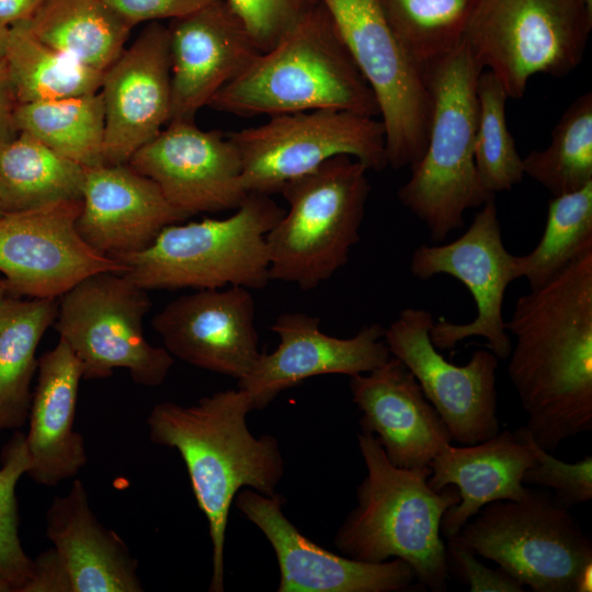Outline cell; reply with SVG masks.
Here are the masks:
<instances>
[{"label": "cell", "instance_id": "cell-1", "mask_svg": "<svg viewBox=\"0 0 592 592\" xmlns=\"http://www.w3.org/2000/svg\"><path fill=\"white\" fill-rule=\"evenodd\" d=\"M508 375L544 449L592 431V250L520 296Z\"/></svg>", "mask_w": 592, "mask_h": 592}, {"label": "cell", "instance_id": "cell-2", "mask_svg": "<svg viewBox=\"0 0 592 592\" xmlns=\"http://www.w3.org/2000/svg\"><path fill=\"white\" fill-rule=\"evenodd\" d=\"M253 410L242 390H224L195 405H155L147 417L150 440L174 448L183 459L212 542L210 592L225 590V538L231 503L242 487L275 496L284 474L278 441L255 437L247 425Z\"/></svg>", "mask_w": 592, "mask_h": 592}, {"label": "cell", "instance_id": "cell-3", "mask_svg": "<svg viewBox=\"0 0 592 592\" xmlns=\"http://www.w3.org/2000/svg\"><path fill=\"white\" fill-rule=\"evenodd\" d=\"M239 116L340 110L379 115L376 98L318 0L208 104Z\"/></svg>", "mask_w": 592, "mask_h": 592}, {"label": "cell", "instance_id": "cell-4", "mask_svg": "<svg viewBox=\"0 0 592 592\" xmlns=\"http://www.w3.org/2000/svg\"><path fill=\"white\" fill-rule=\"evenodd\" d=\"M357 442L366 476L357 487L356 505L335 534V547L364 562L402 559L420 585L446 591L449 571L441 522L459 502L457 489L449 485L434 491L428 483L429 466L392 465L371 432L361 430Z\"/></svg>", "mask_w": 592, "mask_h": 592}, {"label": "cell", "instance_id": "cell-5", "mask_svg": "<svg viewBox=\"0 0 592 592\" xmlns=\"http://www.w3.org/2000/svg\"><path fill=\"white\" fill-rule=\"evenodd\" d=\"M422 70L431 101L428 141L398 197L441 242L464 226L466 210L494 198L479 180L474 155L476 87L483 69L462 38Z\"/></svg>", "mask_w": 592, "mask_h": 592}, {"label": "cell", "instance_id": "cell-6", "mask_svg": "<svg viewBox=\"0 0 592 592\" xmlns=\"http://www.w3.org/2000/svg\"><path fill=\"white\" fill-rule=\"evenodd\" d=\"M284 213L270 195L249 193L226 218L172 224L147 249L113 259L146 291L261 289L271 281L265 236Z\"/></svg>", "mask_w": 592, "mask_h": 592}, {"label": "cell", "instance_id": "cell-7", "mask_svg": "<svg viewBox=\"0 0 592 592\" xmlns=\"http://www.w3.org/2000/svg\"><path fill=\"white\" fill-rule=\"evenodd\" d=\"M367 171L341 155L283 186L288 209L265 236L271 281L309 291L348 263L371 192Z\"/></svg>", "mask_w": 592, "mask_h": 592}, {"label": "cell", "instance_id": "cell-8", "mask_svg": "<svg viewBox=\"0 0 592 592\" xmlns=\"http://www.w3.org/2000/svg\"><path fill=\"white\" fill-rule=\"evenodd\" d=\"M592 30L584 0H477L463 39L509 98L536 73L563 77L582 61Z\"/></svg>", "mask_w": 592, "mask_h": 592}, {"label": "cell", "instance_id": "cell-9", "mask_svg": "<svg viewBox=\"0 0 592 592\" xmlns=\"http://www.w3.org/2000/svg\"><path fill=\"white\" fill-rule=\"evenodd\" d=\"M451 538L534 592H574L592 562L591 539L568 509L533 489L517 501L488 503Z\"/></svg>", "mask_w": 592, "mask_h": 592}, {"label": "cell", "instance_id": "cell-10", "mask_svg": "<svg viewBox=\"0 0 592 592\" xmlns=\"http://www.w3.org/2000/svg\"><path fill=\"white\" fill-rule=\"evenodd\" d=\"M150 308L146 289L119 273L100 272L58 298L54 327L79 360L83 379L107 378L124 368L134 383L158 387L174 360L145 337L143 322Z\"/></svg>", "mask_w": 592, "mask_h": 592}, {"label": "cell", "instance_id": "cell-11", "mask_svg": "<svg viewBox=\"0 0 592 592\" xmlns=\"http://www.w3.org/2000/svg\"><path fill=\"white\" fill-rule=\"evenodd\" d=\"M248 193H280L289 181L327 160L345 155L368 170L388 166L380 119L340 110H316L271 116L258 126L230 132Z\"/></svg>", "mask_w": 592, "mask_h": 592}, {"label": "cell", "instance_id": "cell-12", "mask_svg": "<svg viewBox=\"0 0 592 592\" xmlns=\"http://www.w3.org/2000/svg\"><path fill=\"white\" fill-rule=\"evenodd\" d=\"M371 87L388 166H413L428 141L431 101L422 68L392 32L379 0H320Z\"/></svg>", "mask_w": 592, "mask_h": 592}, {"label": "cell", "instance_id": "cell-13", "mask_svg": "<svg viewBox=\"0 0 592 592\" xmlns=\"http://www.w3.org/2000/svg\"><path fill=\"white\" fill-rule=\"evenodd\" d=\"M514 257L503 244L494 198L482 206L458 239L446 244H421L413 251L410 272L417 278L454 276L469 289L477 306L470 322L454 323L444 318L433 322L430 338L437 350H452L462 340L482 337L499 360L508 358L512 343L502 306L508 285L516 280Z\"/></svg>", "mask_w": 592, "mask_h": 592}, {"label": "cell", "instance_id": "cell-14", "mask_svg": "<svg viewBox=\"0 0 592 592\" xmlns=\"http://www.w3.org/2000/svg\"><path fill=\"white\" fill-rule=\"evenodd\" d=\"M433 322L430 311L406 308L385 329L384 340L391 356L414 376L453 441L463 445L483 442L500 431L496 389L499 358L490 350H478L466 365L448 362L431 341Z\"/></svg>", "mask_w": 592, "mask_h": 592}, {"label": "cell", "instance_id": "cell-15", "mask_svg": "<svg viewBox=\"0 0 592 592\" xmlns=\"http://www.w3.org/2000/svg\"><path fill=\"white\" fill-rule=\"evenodd\" d=\"M81 200L0 216V273L12 296L59 298L84 277L123 264L92 249L76 221Z\"/></svg>", "mask_w": 592, "mask_h": 592}, {"label": "cell", "instance_id": "cell-16", "mask_svg": "<svg viewBox=\"0 0 592 592\" xmlns=\"http://www.w3.org/2000/svg\"><path fill=\"white\" fill-rule=\"evenodd\" d=\"M127 163L151 179L186 217L236 209L249 194L236 145L194 121H170Z\"/></svg>", "mask_w": 592, "mask_h": 592}, {"label": "cell", "instance_id": "cell-17", "mask_svg": "<svg viewBox=\"0 0 592 592\" xmlns=\"http://www.w3.org/2000/svg\"><path fill=\"white\" fill-rule=\"evenodd\" d=\"M284 499L244 489L236 508L271 544L280 568L278 592H398L420 585L411 566L399 558L364 562L338 555L303 535L285 516Z\"/></svg>", "mask_w": 592, "mask_h": 592}, {"label": "cell", "instance_id": "cell-18", "mask_svg": "<svg viewBox=\"0 0 592 592\" xmlns=\"http://www.w3.org/2000/svg\"><path fill=\"white\" fill-rule=\"evenodd\" d=\"M151 326L173 357L238 380L261 354L254 299L246 287L183 295L157 312Z\"/></svg>", "mask_w": 592, "mask_h": 592}, {"label": "cell", "instance_id": "cell-19", "mask_svg": "<svg viewBox=\"0 0 592 592\" xmlns=\"http://www.w3.org/2000/svg\"><path fill=\"white\" fill-rule=\"evenodd\" d=\"M319 318L304 312H284L271 330L278 345L261 353L251 371L238 380L253 410L264 409L282 391L304 380L330 374L354 376L386 363L391 354L380 323L366 325L352 338H337L320 330Z\"/></svg>", "mask_w": 592, "mask_h": 592}, {"label": "cell", "instance_id": "cell-20", "mask_svg": "<svg viewBox=\"0 0 592 592\" xmlns=\"http://www.w3.org/2000/svg\"><path fill=\"white\" fill-rule=\"evenodd\" d=\"M104 163H127L171 115L168 27L149 22L103 72Z\"/></svg>", "mask_w": 592, "mask_h": 592}, {"label": "cell", "instance_id": "cell-21", "mask_svg": "<svg viewBox=\"0 0 592 592\" xmlns=\"http://www.w3.org/2000/svg\"><path fill=\"white\" fill-rule=\"evenodd\" d=\"M171 66L170 121H194L261 53L248 29L220 0L167 25ZM169 121V122H170Z\"/></svg>", "mask_w": 592, "mask_h": 592}, {"label": "cell", "instance_id": "cell-22", "mask_svg": "<svg viewBox=\"0 0 592 592\" xmlns=\"http://www.w3.org/2000/svg\"><path fill=\"white\" fill-rule=\"evenodd\" d=\"M186 218L151 179L128 163L84 168L76 227L80 237L103 255L143 251L166 227Z\"/></svg>", "mask_w": 592, "mask_h": 592}, {"label": "cell", "instance_id": "cell-23", "mask_svg": "<svg viewBox=\"0 0 592 592\" xmlns=\"http://www.w3.org/2000/svg\"><path fill=\"white\" fill-rule=\"evenodd\" d=\"M350 390L362 412L361 430L377 439L397 467H426L453 441L414 376L395 356L368 373L351 376Z\"/></svg>", "mask_w": 592, "mask_h": 592}, {"label": "cell", "instance_id": "cell-24", "mask_svg": "<svg viewBox=\"0 0 592 592\" xmlns=\"http://www.w3.org/2000/svg\"><path fill=\"white\" fill-rule=\"evenodd\" d=\"M536 457L525 426L499 431L494 436L463 447L446 444L431 460L428 483L434 491L454 486L459 502L446 510L441 522L444 537L455 536L488 503L523 499L526 469Z\"/></svg>", "mask_w": 592, "mask_h": 592}, {"label": "cell", "instance_id": "cell-25", "mask_svg": "<svg viewBox=\"0 0 592 592\" xmlns=\"http://www.w3.org/2000/svg\"><path fill=\"white\" fill-rule=\"evenodd\" d=\"M46 536L67 592H140L137 561L126 543L104 527L90 508L84 483L76 479L46 511Z\"/></svg>", "mask_w": 592, "mask_h": 592}, {"label": "cell", "instance_id": "cell-26", "mask_svg": "<svg viewBox=\"0 0 592 592\" xmlns=\"http://www.w3.org/2000/svg\"><path fill=\"white\" fill-rule=\"evenodd\" d=\"M36 371L25 434L26 475L37 485L53 487L77 476L88 460L84 439L75 429L83 374L79 360L60 339L37 360Z\"/></svg>", "mask_w": 592, "mask_h": 592}, {"label": "cell", "instance_id": "cell-27", "mask_svg": "<svg viewBox=\"0 0 592 592\" xmlns=\"http://www.w3.org/2000/svg\"><path fill=\"white\" fill-rule=\"evenodd\" d=\"M23 22L43 43L101 72L125 49L134 27L105 0H43Z\"/></svg>", "mask_w": 592, "mask_h": 592}, {"label": "cell", "instance_id": "cell-28", "mask_svg": "<svg viewBox=\"0 0 592 592\" xmlns=\"http://www.w3.org/2000/svg\"><path fill=\"white\" fill-rule=\"evenodd\" d=\"M57 311L58 298L10 296L0 307V431L27 420L36 350Z\"/></svg>", "mask_w": 592, "mask_h": 592}, {"label": "cell", "instance_id": "cell-29", "mask_svg": "<svg viewBox=\"0 0 592 592\" xmlns=\"http://www.w3.org/2000/svg\"><path fill=\"white\" fill-rule=\"evenodd\" d=\"M84 167L25 133L0 144V202L4 212L81 200Z\"/></svg>", "mask_w": 592, "mask_h": 592}, {"label": "cell", "instance_id": "cell-30", "mask_svg": "<svg viewBox=\"0 0 592 592\" xmlns=\"http://www.w3.org/2000/svg\"><path fill=\"white\" fill-rule=\"evenodd\" d=\"M3 62L16 104L98 92L103 72L39 41L24 22L10 26Z\"/></svg>", "mask_w": 592, "mask_h": 592}, {"label": "cell", "instance_id": "cell-31", "mask_svg": "<svg viewBox=\"0 0 592 592\" xmlns=\"http://www.w3.org/2000/svg\"><path fill=\"white\" fill-rule=\"evenodd\" d=\"M13 124L57 153L88 168L104 163L105 118L98 92L16 104Z\"/></svg>", "mask_w": 592, "mask_h": 592}, {"label": "cell", "instance_id": "cell-32", "mask_svg": "<svg viewBox=\"0 0 592 592\" xmlns=\"http://www.w3.org/2000/svg\"><path fill=\"white\" fill-rule=\"evenodd\" d=\"M590 250L592 182L549 200L539 242L530 253L514 257L515 278L525 277L530 289L539 287Z\"/></svg>", "mask_w": 592, "mask_h": 592}, {"label": "cell", "instance_id": "cell-33", "mask_svg": "<svg viewBox=\"0 0 592 592\" xmlns=\"http://www.w3.org/2000/svg\"><path fill=\"white\" fill-rule=\"evenodd\" d=\"M524 174L553 196L580 190L592 182V93L577 98L551 133L547 148L523 158Z\"/></svg>", "mask_w": 592, "mask_h": 592}, {"label": "cell", "instance_id": "cell-34", "mask_svg": "<svg viewBox=\"0 0 592 592\" xmlns=\"http://www.w3.org/2000/svg\"><path fill=\"white\" fill-rule=\"evenodd\" d=\"M477 0H379L407 54L422 68L463 38Z\"/></svg>", "mask_w": 592, "mask_h": 592}, {"label": "cell", "instance_id": "cell-35", "mask_svg": "<svg viewBox=\"0 0 592 592\" xmlns=\"http://www.w3.org/2000/svg\"><path fill=\"white\" fill-rule=\"evenodd\" d=\"M478 123L475 163L482 186L490 193L511 190L524 177L523 158L509 130L503 86L489 70L477 80Z\"/></svg>", "mask_w": 592, "mask_h": 592}, {"label": "cell", "instance_id": "cell-36", "mask_svg": "<svg viewBox=\"0 0 592 592\" xmlns=\"http://www.w3.org/2000/svg\"><path fill=\"white\" fill-rule=\"evenodd\" d=\"M0 459V579L10 591L22 592L33 573V560L19 536L15 497L16 485L30 467L25 434L14 432L2 447Z\"/></svg>", "mask_w": 592, "mask_h": 592}, {"label": "cell", "instance_id": "cell-37", "mask_svg": "<svg viewBox=\"0 0 592 592\" xmlns=\"http://www.w3.org/2000/svg\"><path fill=\"white\" fill-rule=\"evenodd\" d=\"M531 444L536 463L523 475L524 485L550 488L555 492L554 502L569 509L592 499V457L567 463L542 448L531 435Z\"/></svg>", "mask_w": 592, "mask_h": 592}, {"label": "cell", "instance_id": "cell-38", "mask_svg": "<svg viewBox=\"0 0 592 592\" xmlns=\"http://www.w3.org/2000/svg\"><path fill=\"white\" fill-rule=\"evenodd\" d=\"M241 19L261 52L274 46L318 0H225Z\"/></svg>", "mask_w": 592, "mask_h": 592}, {"label": "cell", "instance_id": "cell-39", "mask_svg": "<svg viewBox=\"0 0 592 592\" xmlns=\"http://www.w3.org/2000/svg\"><path fill=\"white\" fill-rule=\"evenodd\" d=\"M448 571H455L471 592H523L524 587L502 569H491L453 538L447 539Z\"/></svg>", "mask_w": 592, "mask_h": 592}, {"label": "cell", "instance_id": "cell-40", "mask_svg": "<svg viewBox=\"0 0 592 592\" xmlns=\"http://www.w3.org/2000/svg\"><path fill=\"white\" fill-rule=\"evenodd\" d=\"M134 26L187 15L220 0H105Z\"/></svg>", "mask_w": 592, "mask_h": 592}, {"label": "cell", "instance_id": "cell-41", "mask_svg": "<svg viewBox=\"0 0 592 592\" xmlns=\"http://www.w3.org/2000/svg\"><path fill=\"white\" fill-rule=\"evenodd\" d=\"M16 103L13 99L3 59H0V144L13 138L18 132L13 124Z\"/></svg>", "mask_w": 592, "mask_h": 592}, {"label": "cell", "instance_id": "cell-42", "mask_svg": "<svg viewBox=\"0 0 592 592\" xmlns=\"http://www.w3.org/2000/svg\"><path fill=\"white\" fill-rule=\"evenodd\" d=\"M43 0H0V25L13 24L29 20Z\"/></svg>", "mask_w": 592, "mask_h": 592}, {"label": "cell", "instance_id": "cell-43", "mask_svg": "<svg viewBox=\"0 0 592 592\" xmlns=\"http://www.w3.org/2000/svg\"><path fill=\"white\" fill-rule=\"evenodd\" d=\"M592 591V562L588 563L579 573L574 592H591Z\"/></svg>", "mask_w": 592, "mask_h": 592}, {"label": "cell", "instance_id": "cell-44", "mask_svg": "<svg viewBox=\"0 0 592 592\" xmlns=\"http://www.w3.org/2000/svg\"><path fill=\"white\" fill-rule=\"evenodd\" d=\"M10 26L0 25V59H3L8 37H9Z\"/></svg>", "mask_w": 592, "mask_h": 592}, {"label": "cell", "instance_id": "cell-45", "mask_svg": "<svg viewBox=\"0 0 592 592\" xmlns=\"http://www.w3.org/2000/svg\"><path fill=\"white\" fill-rule=\"evenodd\" d=\"M12 296L8 289L7 283L3 278V276L0 275V307L3 305V303Z\"/></svg>", "mask_w": 592, "mask_h": 592}, {"label": "cell", "instance_id": "cell-46", "mask_svg": "<svg viewBox=\"0 0 592 592\" xmlns=\"http://www.w3.org/2000/svg\"><path fill=\"white\" fill-rule=\"evenodd\" d=\"M0 592H11L8 584L2 579H0Z\"/></svg>", "mask_w": 592, "mask_h": 592}, {"label": "cell", "instance_id": "cell-47", "mask_svg": "<svg viewBox=\"0 0 592 592\" xmlns=\"http://www.w3.org/2000/svg\"><path fill=\"white\" fill-rule=\"evenodd\" d=\"M587 8L592 12V0H584Z\"/></svg>", "mask_w": 592, "mask_h": 592}, {"label": "cell", "instance_id": "cell-48", "mask_svg": "<svg viewBox=\"0 0 592 592\" xmlns=\"http://www.w3.org/2000/svg\"><path fill=\"white\" fill-rule=\"evenodd\" d=\"M4 213H5V212H4V209H3L2 205H1V202H0V216H1L2 214H4Z\"/></svg>", "mask_w": 592, "mask_h": 592}]
</instances>
